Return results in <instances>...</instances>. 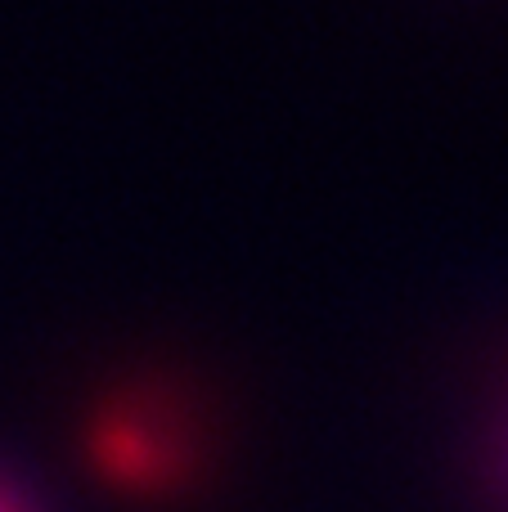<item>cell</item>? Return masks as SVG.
Wrapping results in <instances>:
<instances>
[{
    "label": "cell",
    "mask_w": 508,
    "mask_h": 512,
    "mask_svg": "<svg viewBox=\"0 0 508 512\" xmlns=\"http://www.w3.org/2000/svg\"><path fill=\"white\" fill-rule=\"evenodd\" d=\"M0 512H36L32 499H27L23 490H18L14 481L5 477V472H0Z\"/></svg>",
    "instance_id": "cell-2"
},
{
    "label": "cell",
    "mask_w": 508,
    "mask_h": 512,
    "mask_svg": "<svg viewBox=\"0 0 508 512\" xmlns=\"http://www.w3.org/2000/svg\"><path fill=\"white\" fill-rule=\"evenodd\" d=\"M482 486L491 504L508 512V378L500 382L482 423Z\"/></svg>",
    "instance_id": "cell-1"
}]
</instances>
